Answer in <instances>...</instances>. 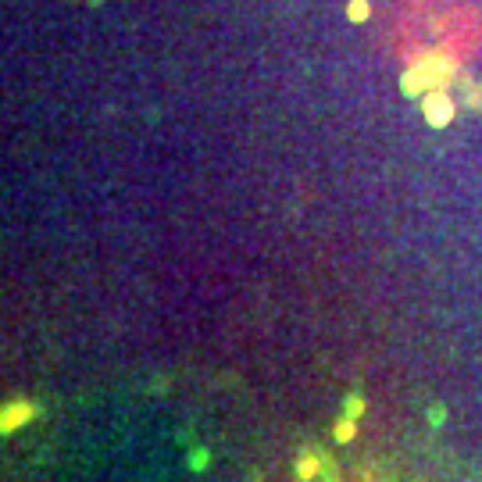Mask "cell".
Returning a JSON list of instances; mask_svg holds the SVG:
<instances>
[{"label":"cell","instance_id":"5b68a950","mask_svg":"<svg viewBox=\"0 0 482 482\" xmlns=\"http://www.w3.org/2000/svg\"><path fill=\"white\" fill-rule=\"evenodd\" d=\"M204 461H208V454H204V450H196V454H193V468H196V471L204 468Z\"/></svg>","mask_w":482,"mask_h":482},{"label":"cell","instance_id":"7a4b0ae2","mask_svg":"<svg viewBox=\"0 0 482 482\" xmlns=\"http://www.w3.org/2000/svg\"><path fill=\"white\" fill-rule=\"evenodd\" d=\"M333 436L340 439V443H350V439L357 436V418H340L336 429H333Z\"/></svg>","mask_w":482,"mask_h":482},{"label":"cell","instance_id":"3957f363","mask_svg":"<svg viewBox=\"0 0 482 482\" xmlns=\"http://www.w3.org/2000/svg\"><path fill=\"white\" fill-rule=\"evenodd\" d=\"M314 475H318V457H311V454L300 457L297 461V478H314Z\"/></svg>","mask_w":482,"mask_h":482},{"label":"cell","instance_id":"277c9868","mask_svg":"<svg viewBox=\"0 0 482 482\" xmlns=\"http://www.w3.org/2000/svg\"><path fill=\"white\" fill-rule=\"evenodd\" d=\"M361 415H365V400L350 396V400H347V418H361Z\"/></svg>","mask_w":482,"mask_h":482},{"label":"cell","instance_id":"6da1fadb","mask_svg":"<svg viewBox=\"0 0 482 482\" xmlns=\"http://www.w3.org/2000/svg\"><path fill=\"white\" fill-rule=\"evenodd\" d=\"M32 415H36V408L25 404V400H18V404H8L4 411H0V432H15V429H22Z\"/></svg>","mask_w":482,"mask_h":482}]
</instances>
